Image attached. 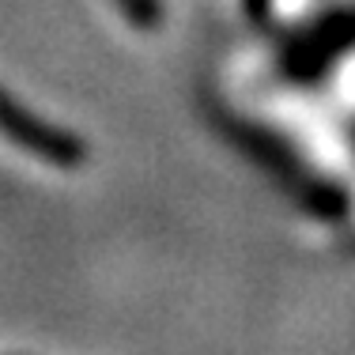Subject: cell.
<instances>
[{
  "mask_svg": "<svg viewBox=\"0 0 355 355\" xmlns=\"http://www.w3.org/2000/svg\"><path fill=\"white\" fill-rule=\"evenodd\" d=\"M0 137H4L12 148L27 151L31 159L38 163H49V166H80L83 163V140H76L72 132L57 129V125H46L31 114L27 106H19L4 87H0Z\"/></svg>",
  "mask_w": 355,
  "mask_h": 355,
  "instance_id": "obj_1",
  "label": "cell"
},
{
  "mask_svg": "<svg viewBox=\"0 0 355 355\" xmlns=\"http://www.w3.org/2000/svg\"><path fill=\"white\" fill-rule=\"evenodd\" d=\"M114 4H117V12H121L137 31H155L159 19H163L159 0H114Z\"/></svg>",
  "mask_w": 355,
  "mask_h": 355,
  "instance_id": "obj_2",
  "label": "cell"
}]
</instances>
